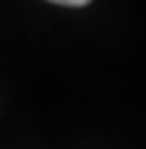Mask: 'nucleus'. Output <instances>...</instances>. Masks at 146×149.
<instances>
[{"mask_svg": "<svg viewBox=\"0 0 146 149\" xmlns=\"http://www.w3.org/2000/svg\"><path fill=\"white\" fill-rule=\"evenodd\" d=\"M48 2L63 5V7H85V5H90L92 0H48Z\"/></svg>", "mask_w": 146, "mask_h": 149, "instance_id": "f257e3e1", "label": "nucleus"}]
</instances>
